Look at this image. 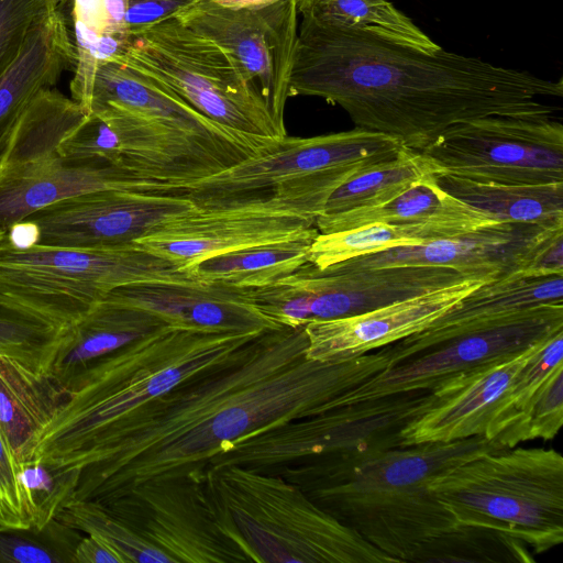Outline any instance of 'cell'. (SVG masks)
I'll use <instances>...</instances> for the list:
<instances>
[{
	"label": "cell",
	"instance_id": "cell-28",
	"mask_svg": "<svg viewBox=\"0 0 563 563\" xmlns=\"http://www.w3.org/2000/svg\"><path fill=\"white\" fill-rule=\"evenodd\" d=\"M163 324L147 311L104 299L67 329L48 374L67 394L95 362Z\"/></svg>",
	"mask_w": 563,
	"mask_h": 563
},
{
	"label": "cell",
	"instance_id": "cell-45",
	"mask_svg": "<svg viewBox=\"0 0 563 563\" xmlns=\"http://www.w3.org/2000/svg\"><path fill=\"white\" fill-rule=\"evenodd\" d=\"M522 277L563 275V230L549 238L519 274Z\"/></svg>",
	"mask_w": 563,
	"mask_h": 563
},
{
	"label": "cell",
	"instance_id": "cell-48",
	"mask_svg": "<svg viewBox=\"0 0 563 563\" xmlns=\"http://www.w3.org/2000/svg\"><path fill=\"white\" fill-rule=\"evenodd\" d=\"M221 7L230 9L254 8L272 4L279 0H210Z\"/></svg>",
	"mask_w": 563,
	"mask_h": 563
},
{
	"label": "cell",
	"instance_id": "cell-41",
	"mask_svg": "<svg viewBox=\"0 0 563 563\" xmlns=\"http://www.w3.org/2000/svg\"><path fill=\"white\" fill-rule=\"evenodd\" d=\"M65 0H0V76L21 54L32 29Z\"/></svg>",
	"mask_w": 563,
	"mask_h": 563
},
{
	"label": "cell",
	"instance_id": "cell-24",
	"mask_svg": "<svg viewBox=\"0 0 563 563\" xmlns=\"http://www.w3.org/2000/svg\"><path fill=\"white\" fill-rule=\"evenodd\" d=\"M123 172L110 165L75 163L58 154L0 167V230L57 201L106 190H137Z\"/></svg>",
	"mask_w": 563,
	"mask_h": 563
},
{
	"label": "cell",
	"instance_id": "cell-37",
	"mask_svg": "<svg viewBox=\"0 0 563 563\" xmlns=\"http://www.w3.org/2000/svg\"><path fill=\"white\" fill-rule=\"evenodd\" d=\"M18 477L31 510L30 529L38 532L75 499L80 471L32 460L20 462Z\"/></svg>",
	"mask_w": 563,
	"mask_h": 563
},
{
	"label": "cell",
	"instance_id": "cell-40",
	"mask_svg": "<svg viewBox=\"0 0 563 563\" xmlns=\"http://www.w3.org/2000/svg\"><path fill=\"white\" fill-rule=\"evenodd\" d=\"M74 46L76 62L70 81L71 99L90 114L91 93L99 59V44L104 31L102 0H73Z\"/></svg>",
	"mask_w": 563,
	"mask_h": 563
},
{
	"label": "cell",
	"instance_id": "cell-47",
	"mask_svg": "<svg viewBox=\"0 0 563 563\" xmlns=\"http://www.w3.org/2000/svg\"><path fill=\"white\" fill-rule=\"evenodd\" d=\"M129 0H102L104 31L102 35L130 41L125 25V13Z\"/></svg>",
	"mask_w": 563,
	"mask_h": 563
},
{
	"label": "cell",
	"instance_id": "cell-30",
	"mask_svg": "<svg viewBox=\"0 0 563 563\" xmlns=\"http://www.w3.org/2000/svg\"><path fill=\"white\" fill-rule=\"evenodd\" d=\"M438 185L453 197L498 222L563 224V183H484L435 174Z\"/></svg>",
	"mask_w": 563,
	"mask_h": 563
},
{
	"label": "cell",
	"instance_id": "cell-35",
	"mask_svg": "<svg viewBox=\"0 0 563 563\" xmlns=\"http://www.w3.org/2000/svg\"><path fill=\"white\" fill-rule=\"evenodd\" d=\"M56 519L81 533L101 540L123 563H172L164 552L99 501L75 499L65 506Z\"/></svg>",
	"mask_w": 563,
	"mask_h": 563
},
{
	"label": "cell",
	"instance_id": "cell-9",
	"mask_svg": "<svg viewBox=\"0 0 563 563\" xmlns=\"http://www.w3.org/2000/svg\"><path fill=\"white\" fill-rule=\"evenodd\" d=\"M108 62L143 76L225 128L278 141L287 136L236 59L174 16L133 34L124 52Z\"/></svg>",
	"mask_w": 563,
	"mask_h": 563
},
{
	"label": "cell",
	"instance_id": "cell-8",
	"mask_svg": "<svg viewBox=\"0 0 563 563\" xmlns=\"http://www.w3.org/2000/svg\"><path fill=\"white\" fill-rule=\"evenodd\" d=\"M429 489L461 525L540 554L563 542V457L553 449H503L452 466Z\"/></svg>",
	"mask_w": 563,
	"mask_h": 563
},
{
	"label": "cell",
	"instance_id": "cell-39",
	"mask_svg": "<svg viewBox=\"0 0 563 563\" xmlns=\"http://www.w3.org/2000/svg\"><path fill=\"white\" fill-rule=\"evenodd\" d=\"M66 331L0 309V355L48 374Z\"/></svg>",
	"mask_w": 563,
	"mask_h": 563
},
{
	"label": "cell",
	"instance_id": "cell-10",
	"mask_svg": "<svg viewBox=\"0 0 563 563\" xmlns=\"http://www.w3.org/2000/svg\"><path fill=\"white\" fill-rule=\"evenodd\" d=\"M439 400L423 389L345 405L245 437L209 466L265 471L307 459L367 448L400 446V431Z\"/></svg>",
	"mask_w": 563,
	"mask_h": 563
},
{
	"label": "cell",
	"instance_id": "cell-46",
	"mask_svg": "<svg viewBox=\"0 0 563 563\" xmlns=\"http://www.w3.org/2000/svg\"><path fill=\"white\" fill-rule=\"evenodd\" d=\"M73 563H123L121 558L101 540L86 534L73 553Z\"/></svg>",
	"mask_w": 563,
	"mask_h": 563
},
{
	"label": "cell",
	"instance_id": "cell-33",
	"mask_svg": "<svg viewBox=\"0 0 563 563\" xmlns=\"http://www.w3.org/2000/svg\"><path fill=\"white\" fill-rule=\"evenodd\" d=\"M432 174H439V168L428 157L404 146L396 157L372 165L342 184L329 197L322 213L383 205Z\"/></svg>",
	"mask_w": 563,
	"mask_h": 563
},
{
	"label": "cell",
	"instance_id": "cell-7",
	"mask_svg": "<svg viewBox=\"0 0 563 563\" xmlns=\"http://www.w3.org/2000/svg\"><path fill=\"white\" fill-rule=\"evenodd\" d=\"M178 264L136 244L102 249L19 245L0 240V309L68 329L115 288L137 282H184Z\"/></svg>",
	"mask_w": 563,
	"mask_h": 563
},
{
	"label": "cell",
	"instance_id": "cell-4",
	"mask_svg": "<svg viewBox=\"0 0 563 563\" xmlns=\"http://www.w3.org/2000/svg\"><path fill=\"white\" fill-rule=\"evenodd\" d=\"M262 333L165 323L106 355L76 378L43 430L32 460L64 467L126 415L197 375L238 360Z\"/></svg>",
	"mask_w": 563,
	"mask_h": 563
},
{
	"label": "cell",
	"instance_id": "cell-38",
	"mask_svg": "<svg viewBox=\"0 0 563 563\" xmlns=\"http://www.w3.org/2000/svg\"><path fill=\"white\" fill-rule=\"evenodd\" d=\"M78 532L57 519L38 532L0 528V563H73Z\"/></svg>",
	"mask_w": 563,
	"mask_h": 563
},
{
	"label": "cell",
	"instance_id": "cell-2",
	"mask_svg": "<svg viewBox=\"0 0 563 563\" xmlns=\"http://www.w3.org/2000/svg\"><path fill=\"white\" fill-rule=\"evenodd\" d=\"M289 97L340 106L356 128L421 151L453 124L489 115H552L539 100L563 81L478 57L417 48L374 26L323 23L301 13Z\"/></svg>",
	"mask_w": 563,
	"mask_h": 563
},
{
	"label": "cell",
	"instance_id": "cell-18",
	"mask_svg": "<svg viewBox=\"0 0 563 563\" xmlns=\"http://www.w3.org/2000/svg\"><path fill=\"white\" fill-rule=\"evenodd\" d=\"M316 219L296 203L273 198L216 209L194 208L136 240L139 247L184 269L222 253L316 238Z\"/></svg>",
	"mask_w": 563,
	"mask_h": 563
},
{
	"label": "cell",
	"instance_id": "cell-11",
	"mask_svg": "<svg viewBox=\"0 0 563 563\" xmlns=\"http://www.w3.org/2000/svg\"><path fill=\"white\" fill-rule=\"evenodd\" d=\"M466 279L476 278L444 266L338 271L306 263L269 286L247 289L246 297L278 325L296 328L363 313Z\"/></svg>",
	"mask_w": 563,
	"mask_h": 563
},
{
	"label": "cell",
	"instance_id": "cell-23",
	"mask_svg": "<svg viewBox=\"0 0 563 563\" xmlns=\"http://www.w3.org/2000/svg\"><path fill=\"white\" fill-rule=\"evenodd\" d=\"M551 301H563V275L514 274L484 283L426 330L390 344L391 366L449 339L511 323Z\"/></svg>",
	"mask_w": 563,
	"mask_h": 563
},
{
	"label": "cell",
	"instance_id": "cell-50",
	"mask_svg": "<svg viewBox=\"0 0 563 563\" xmlns=\"http://www.w3.org/2000/svg\"><path fill=\"white\" fill-rule=\"evenodd\" d=\"M5 231H1L0 230V240L2 239L3 234H4Z\"/></svg>",
	"mask_w": 563,
	"mask_h": 563
},
{
	"label": "cell",
	"instance_id": "cell-3",
	"mask_svg": "<svg viewBox=\"0 0 563 563\" xmlns=\"http://www.w3.org/2000/svg\"><path fill=\"white\" fill-rule=\"evenodd\" d=\"M503 449L484 435L367 448L290 463L279 475L395 562H464L471 528L453 518L429 482Z\"/></svg>",
	"mask_w": 563,
	"mask_h": 563
},
{
	"label": "cell",
	"instance_id": "cell-43",
	"mask_svg": "<svg viewBox=\"0 0 563 563\" xmlns=\"http://www.w3.org/2000/svg\"><path fill=\"white\" fill-rule=\"evenodd\" d=\"M19 466L0 429V528H31V510L19 482Z\"/></svg>",
	"mask_w": 563,
	"mask_h": 563
},
{
	"label": "cell",
	"instance_id": "cell-31",
	"mask_svg": "<svg viewBox=\"0 0 563 563\" xmlns=\"http://www.w3.org/2000/svg\"><path fill=\"white\" fill-rule=\"evenodd\" d=\"M314 238L250 246L206 258L186 271L196 279L240 289L269 286L308 263Z\"/></svg>",
	"mask_w": 563,
	"mask_h": 563
},
{
	"label": "cell",
	"instance_id": "cell-49",
	"mask_svg": "<svg viewBox=\"0 0 563 563\" xmlns=\"http://www.w3.org/2000/svg\"><path fill=\"white\" fill-rule=\"evenodd\" d=\"M314 0H296L297 7H298V12L302 13L305 10H307L310 7V4Z\"/></svg>",
	"mask_w": 563,
	"mask_h": 563
},
{
	"label": "cell",
	"instance_id": "cell-21",
	"mask_svg": "<svg viewBox=\"0 0 563 563\" xmlns=\"http://www.w3.org/2000/svg\"><path fill=\"white\" fill-rule=\"evenodd\" d=\"M484 283L466 279L363 313L309 322L305 324L306 357L345 360L398 342L426 330Z\"/></svg>",
	"mask_w": 563,
	"mask_h": 563
},
{
	"label": "cell",
	"instance_id": "cell-36",
	"mask_svg": "<svg viewBox=\"0 0 563 563\" xmlns=\"http://www.w3.org/2000/svg\"><path fill=\"white\" fill-rule=\"evenodd\" d=\"M426 242H429V240L417 229L372 223L333 233H318L310 245L308 263L323 269L347 260L378 253L390 247L417 245Z\"/></svg>",
	"mask_w": 563,
	"mask_h": 563
},
{
	"label": "cell",
	"instance_id": "cell-6",
	"mask_svg": "<svg viewBox=\"0 0 563 563\" xmlns=\"http://www.w3.org/2000/svg\"><path fill=\"white\" fill-rule=\"evenodd\" d=\"M402 147L395 137L356 126L311 137L285 136L274 150L218 174L158 189L201 209L280 198L317 219L335 189L365 168L396 157Z\"/></svg>",
	"mask_w": 563,
	"mask_h": 563
},
{
	"label": "cell",
	"instance_id": "cell-25",
	"mask_svg": "<svg viewBox=\"0 0 563 563\" xmlns=\"http://www.w3.org/2000/svg\"><path fill=\"white\" fill-rule=\"evenodd\" d=\"M106 101L120 103L209 143L251 156L274 150L280 141L225 128L175 95L114 62L98 65L90 111L93 104Z\"/></svg>",
	"mask_w": 563,
	"mask_h": 563
},
{
	"label": "cell",
	"instance_id": "cell-34",
	"mask_svg": "<svg viewBox=\"0 0 563 563\" xmlns=\"http://www.w3.org/2000/svg\"><path fill=\"white\" fill-rule=\"evenodd\" d=\"M305 12L332 25L379 27L422 51L441 48L388 0H314Z\"/></svg>",
	"mask_w": 563,
	"mask_h": 563
},
{
	"label": "cell",
	"instance_id": "cell-15",
	"mask_svg": "<svg viewBox=\"0 0 563 563\" xmlns=\"http://www.w3.org/2000/svg\"><path fill=\"white\" fill-rule=\"evenodd\" d=\"M186 197L106 189L57 201L13 225L23 244L102 249L134 243L192 210Z\"/></svg>",
	"mask_w": 563,
	"mask_h": 563
},
{
	"label": "cell",
	"instance_id": "cell-14",
	"mask_svg": "<svg viewBox=\"0 0 563 563\" xmlns=\"http://www.w3.org/2000/svg\"><path fill=\"white\" fill-rule=\"evenodd\" d=\"M298 14L296 0L242 9L194 0L174 18L227 49L260 90L275 121L285 128Z\"/></svg>",
	"mask_w": 563,
	"mask_h": 563
},
{
	"label": "cell",
	"instance_id": "cell-19",
	"mask_svg": "<svg viewBox=\"0 0 563 563\" xmlns=\"http://www.w3.org/2000/svg\"><path fill=\"white\" fill-rule=\"evenodd\" d=\"M561 230L563 224L495 222L465 234L395 246L331 267L354 271L402 265L444 266L492 282L520 274L537 250Z\"/></svg>",
	"mask_w": 563,
	"mask_h": 563
},
{
	"label": "cell",
	"instance_id": "cell-32",
	"mask_svg": "<svg viewBox=\"0 0 563 563\" xmlns=\"http://www.w3.org/2000/svg\"><path fill=\"white\" fill-rule=\"evenodd\" d=\"M88 117L78 102L58 90H40L18 120L0 167L57 154L59 144Z\"/></svg>",
	"mask_w": 563,
	"mask_h": 563
},
{
	"label": "cell",
	"instance_id": "cell-20",
	"mask_svg": "<svg viewBox=\"0 0 563 563\" xmlns=\"http://www.w3.org/2000/svg\"><path fill=\"white\" fill-rule=\"evenodd\" d=\"M548 338L517 354L468 369L432 388L439 400L402 428L400 446L476 435L497 441L503 408L514 378Z\"/></svg>",
	"mask_w": 563,
	"mask_h": 563
},
{
	"label": "cell",
	"instance_id": "cell-1",
	"mask_svg": "<svg viewBox=\"0 0 563 563\" xmlns=\"http://www.w3.org/2000/svg\"><path fill=\"white\" fill-rule=\"evenodd\" d=\"M302 327L262 333L238 360L197 375L101 432L64 468L80 471L75 499L107 503L151 479L202 481L234 442L329 404L391 365L389 346L361 356L306 357Z\"/></svg>",
	"mask_w": 563,
	"mask_h": 563
},
{
	"label": "cell",
	"instance_id": "cell-42",
	"mask_svg": "<svg viewBox=\"0 0 563 563\" xmlns=\"http://www.w3.org/2000/svg\"><path fill=\"white\" fill-rule=\"evenodd\" d=\"M563 423V366L559 367L538 393L517 434V442L552 440Z\"/></svg>",
	"mask_w": 563,
	"mask_h": 563
},
{
	"label": "cell",
	"instance_id": "cell-17",
	"mask_svg": "<svg viewBox=\"0 0 563 563\" xmlns=\"http://www.w3.org/2000/svg\"><path fill=\"white\" fill-rule=\"evenodd\" d=\"M103 505L172 563L247 562L216 522L202 483L189 477L146 481Z\"/></svg>",
	"mask_w": 563,
	"mask_h": 563
},
{
	"label": "cell",
	"instance_id": "cell-16",
	"mask_svg": "<svg viewBox=\"0 0 563 563\" xmlns=\"http://www.w3.org/2000/svg\"><path fill=\"white\" fill-rule=\"evenodd\" d=\"M563 330V301L540 303L511 323L443 341L334 398L328 410L394 394L432 389L442 382L492 361L517 354Z\"/></svg>",
	"mask_w": 563,
	"mask_h": 563
},
{
	"label": "cell",
	"instance_id": "cell-5",
	"mask_svg": "<svg viewBox=\"0 0 563 563\" xmlns=\"http://www.w3.org/2000/svg\"><path fill=\"white\" fill-rule=\"evenodd\" d=\"M201 483L220 530L247 562L396 563L279 474L209 466Z\"/></svg>",
	"mask_w": 563,
	"mask_h": 563
},
{
	"label": "cell",
	"instance_id": "cell-26",
	"mask_svg": "<svg viewBox=\"0 0 563 563\" xmlns=\"http://www.w3.org/2000/svg\"><path fill=\"white\" fill-rule=\"evenodd\" d=\"M498 222L442 189L435 174L426 176L396 198L372 208L321 213L319 233H333L372 223L404 225L421 231L429 241L465 234Z\"/></svg>",
	"mask_w": 563,
	"mask_h": 563
},
{
	"label": "cell",
	"instance_id": "cell-27",
	"mask_svg": "<svg viewBox=\"0 0 563 563\" xmlns=\"http://www.w3.org/2000/svg\"><path fill=\"white\" fill-rule=\"evenodd\" d=\"M60 9L32 29L19 57L0 76V159L31 100L75 66V46Z\"/></svg>",
	"mask_w": 563,
	"mask_h": 563
},
{
	"label": "cell",
	"instance_id": "cell-44",
	"mask_svg": "<svg viewBox=\"0 0 563 563\" xmlns=\"http://www.w3.org/2000/svg\"><path fill=\"white\" fill-rule=\"evenodd\" d=\"M194 0H129L125 25L130 37L136 32L175 16Z\"/></svg>",
	"mask_w": 563,
	"mask_h": 563
},
{
	"label": "cell",
	"instance_id": "cell-22",
	"mask_svg": "<svg viewBox=\"0 0 563 563\" xmlns=\"http://www.w3.org/2000/svg\"><path fill=\"white\" fill-rule=\"evenodd\" d=\"M106 299L142 309L174 325L238 332L280 328L251 305L245 289L196 278L132 283L115 288Z\"/></svg>",
	"mask_w": 563,
	"mask_h": 563
},
{
	"label": "cell",
	"instance_id": "cell-12",
	"mask_svg": "<svg viewBox=\"0 0 563 563\" xmlns=\"http://www.w3.org/2000/svg\"><path fill=\"white\" fill-rule=\"evenodd\" d=\"M439 174L484 183H563V125L552 115H489L456 123L419 151Z\"/></svg>",
	"mask_w": 563,
	"mask_h": 563
},
{
	"label": "cell",
	"instance_id": "cell-13",
	"mask_svg": "<svg viewBox=\"0 0 563 563\" xmlns=\"http://www.w3.org/2000/svg\"><path fill=\"white\" fill-rule=\"evenodd\" d=\"M101 120L100 161L136 184L177 186L218 174L250 157L106 101L91 107Z\"/></svg>",
	"mask_w": 563,
	"mask_h": 563
},
{
	"label": "cell",
	"instance_id": "cell-29",
	"mask_svg": "<svg viewBox=\"0 0 563 563\" xmlns=\"http://www.w3.org/2000/svg\"><path fill=\"white\" fill-rule=\"evenodd\" d=\"M67 394L49 374L0 355V429L16 460H32L34 448Z\"/></svg>",
	"mask_w": 563,
	"mask_h": 563
}]
</instances>
